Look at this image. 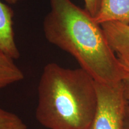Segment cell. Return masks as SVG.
I'll return each instance as SVG.
<instances>
[{
    "label": "cell",
    "instance_id": "obj_11",
    "mask_svg": "<svg viewBox=\"0 0 129 129\" xmlns=\"http://www.w3.org/2000/svg\"><path fill=\"white\" fill-rule=\"evenodd\" d=\"M124 124L125 129H129V104H127L125 108Z\"/></svg>",
    "mask_w": 129,
    "mask_h": 129
},
{
    "label": "cell",
    "instance_id": "obj_9",
    "mask_svg": "<svg viewBox=\"0 0 129 129\" xmlns=\"http://www.w3.org/2000/svg\"><path fill=\"white\" fill-rule=\"evenodd\" d=\"M102 0H84L85 9L92 17H94L99 12Z\"/></svg>",
    "mask_w": 129,
    "mask_h": 129
},
{
    "label": "cell",
    "instance_id": "obj_8",
    "mask_svg": "<svg viewBox=\"0 0 129 129\" xmlns=\"http://www.w3.org/2000/svg\"><path fill=\"white\" fill-rule=\"evenodd\" d=\"M0 129H27V126L19 116L0 108Z\"/></svg>",
    "mask_w": 129,
    "mask_h": 129
},
{
    "label": "cell",
    "instance_id": "obj_4",
    "mask_svg": "<svg viewBox=\"0 0 129 129\" xmlns=\"http://www.w3.org/2000/svg\"><path fill=\"white\" fill-rule=\"evenodd\" d=\"M109 45L122 63L129 62V24L111 22L102 24Z\"/></svg>",
    "mask_w": 129,
    "mask_h": 129
},
{
    "label": "cell",
    "instance_id": "obj_10",
    "mask_svg": "<svg viewBox=\"0 0 129 129\" xmlns=\"http://www.w3.org/2000/svg\"><path fill=\"white\" fill-rule=\"evenodd\" d=\"M122 64L124 66L125 73L124 77L121 81V85L124 95L126 101L129 104V62Z\"/></svg>",
    "mask_w": 129,
    "mask_h": 129
},
{
    "label": "cell",
    "instance_id": "obj_1",
    "mask_svg": "<svg viewBox=\"0 0 129 129\" xmlns=\"http://www.w3.org/2000/svg\"><path fill=\"white\" fill-rule=\"evenodd\" d=\"M49 2L50 10L43 21L46 39L75 58L97 83H121L124 66L109 45L101 25L71 0Z\"/></svg>",
    "mask_w": 129,
    "mask_h": 129
},
{
    "label": "cell",
    "instance_id": "obj_3",
    "mask_svg": "<svg viewBox=\"0 0 129 129\" xmlns=\"http://www.w3.org/2000/svg\"><path fill=\"white\" fill-rule=\"evenodd\" d=\"M95 86L97 108L89 129H125V108L128 102L121 83L107 85L95 81Z\"/></svg>",
    "mask_w": 129,
    "mask_h": 129
},
{
    "label": "cell",
    "instance_id": "obj_5",
    "mask_svg": "<svg viewBox=\"0 0 129 129\" xmlns=\"http://www.w3.org/2000/svg\"><path fill=\"white\" fill-rule=\"evenodd\" d=\"M14 11L9 5L0 1V51L13 59L20 57L14 39Z\"/></svg>",
    "mask_w": 129,
    "mask_h": 129
},
{
    "label": "cell",
    "instance_id": "obj_2",
    "mask_svg": "<svg viewBox=\"0 0 129 129\" xmlns=\"http://www.w3.org/2000/svg\"><path fill=\"white\" fill-rule=\"evenodd\" d=\"M35 117L48 129H89L97 108L95 81L83 69L45 66Z\"/></svg>",
    "mask_w": 129,
    "mask_h": 129
},
{
    "label": "cell",
    "instance_id": "obj_7",
    "mask_svg": "<svg viewBox=\"0 0 129 129\" xmlns=\"http://www.w3.org/2000/svg\"><path fill=\"white\" fill-rule=\"evenodd\" d=\"M23 78V72L14 63V59L0 51V89Z\"/></svg>",
    "mask_w": 129,
    "mask_h": 129
},
{
    "label": "cell",
    "instance_id": "obj_6",
    "mask_svg": "<svg viewBox=\"0 0 129 129\" xmlns=\"http://www.w3.org/2000/svg\"><path fill=\"white\" fill-rule=\"evenodd\" d=\"M94 20L99 25L111 22L129 24V0H102Z\"/></svg>",
    "mask_w": 129,
    "mask_h": 129
},
{
    "label": "cell",
    "instance_id": "obj_12",
    "mask_svg": "<svg viewBox=\"0 0 129 129\" xmlns=\"http://www.w3.org/2000/svg\"><path fill=\"white\" fill-rule=\"evenodd\" d=\"M5 1L9 4H15L16 3L20 2V1H26V0H5Z\"/></svg>",
    "mask_w": 129,
    "mask_h": 129
}]
</instances>
